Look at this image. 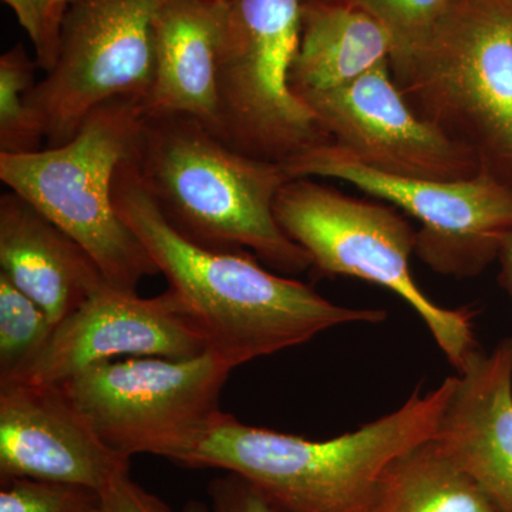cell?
Listing matches in <instances>:
<instances>
[{
    "instance_id": "6da1fadb",
    "label": "cell",
    "mask_w": 512,
    "mask_h": 512,
    "mask_svg": "<svg viewBox=\"0 0 512 512\" xmlns=\"http://www.w3.org/2000/svg\"><path fill=\"white\" fill-rule=\"evenodd\" d=\"M131 156L114 175V208L184 302L208 352L232 370L336 326L387 319L382 309L336 305L312 286L269 271L245 249L207 248L184 237L148 194Z\"/></svg>"
},
{
    "instance_id": "7a4b0ae2",
    "label": "cell",
    "mask_w": 512,
    "mask_h": 512,
    "mask_svg": "<svg viewBox=\"0 0 512 512\" xmlns=\"http://www.w3.org/2000/svg\"><path fill=\"white\" fill-rule=\"evenodd\" d=\"M131 161L184 237L251 251L281 275L311 271V256L276 221V197L292 180L284 164L245 156L184 114H146Z\"/></svg>"
},
{
    "instance_id": "3957f363",
    "label": "cell",
    "mask_w": 512,
    "mask_h": 512,
    "mask_svg": "<svg viewBox=\"0 0 512 512\" xmlns=\"http://www.w3.org/2000/svg\"><path fill=\"white\" fill-rule=\"evenodd\" d=\"M456 376L414 389L394 412L329 440H309L241 423L222 412L181 466L247 478L275 512H363L394 457L433 439Z\"/></svg>"
},
{
    "instance_id": "277c9868",
    "label": "cell",
    "mask_w": 512,
    "mask_h": 512,
    "mask_svg": "<svg viewBox=\"0 0 512 512\" xmlns=\"http://www.w3.org/2000/svg\"><path fill=\"white\" fill-rule=\"evenodd\" d=\"M389 63L414 113L512 187L511 0H457Z\"/></svg>"
},
{
    "instance_id": "5b68a950",
    "label": "cell",
    "mask_w": 512,
    "mask_h": 512,
    "mask_svg": "<svg viewBox=\"0 0 512 512\" xmlns=\"http://www.w3.org/2000/svg\"><path fill=\"white\" fill-rule=\"evenodd\" d=\"M144 116L141 101L109 100L63 146L0 153V180L8 190L76 239L110 286L127 293H137L144 278L160 274L113 202L114 175L134 153Z\"/></svg>"
},
{
    "instance_id": "8992f818",
    "label": "cell",
    "mask_w": 512,
    "mask_h": 512,
    "mask_svg": "<svg viewBox=\"0 0 512 512\" xmlns=\"http://www.w3.org/2000/svg\"><path fill=\"white\" fill-rule=\"evenodd\" d=\"M274 210L282 231L311 256L313 276H349L396 293L423 320L457 373L480 352L476 309L444 308L413 278L410 256L416 231L394 207L301 177L279 191Z\"/></svg>"
},
{
    "instance_id": "52a82bcc",
    "label": "cell",
    "mask_w": 512,
    "mask_h": 512,
    "mask_svg": "<svg viewBox=\"0 0 512 512\" xmlns=\"http://www.w3.org/2000/svg\"><path fill=\"white\" fill-rule=\"evenodd\" d=\"M302 0H227L218 53V133L239 153L286 164L332 138L293 93Z\"/></svg>"
},
{
    "instance_id": "ba28073f",
    "label": "cell",
    "mask_w": 512,
    "mask_h": 512,
    "mask_svg": "<svg viewBox=\"0 0 512 512\" xmlns=\"http://www.w3.org/2000/svg\"><path fill=\"white\" fill-rule=\"evenodd\" d=\"M231 372L210 352L181 360L126 357L87 367L60 386L111 450L181 466L221 416Z\"/></svg>"
},
{
    "instance_id": "9c48e42d",
    "label": "cell",
    "mask_w": 512,
    "mask_h": 512,
    "mask_svg": "<svg viewBox=\"0 0 512 512\" xmlns=\"http://www.w3.org/2000/svg\"><path fill=\"white\" fill-rule=\"evenodd\" d=\"M284 165L292 178L345 181L413 217L420 225L414 254L439 275L483 274L512 231V187L484 168L467 180L397 177L366 167L335 144Z\"/></svg>"
},
{
    "instance_id": "30bf717a",
    "label": "cell",
    "mask_w": 512,
    "mask_h": 512,
    "mask_svg": "<svg viewBox=\"0 0 512 512\" xmlns=\"http://www.w3.org/2000/svg\"><path fill=\"white\" fill-rule=\"evenodd\" d=\"M164 0H70L55 66L28 93L46 147L76 136L100 104L146 103L156 69V22Z\"/></svg>"
},
{
    "instance_id": "8fae6325",
    "label": "cell",
    "mask_w": 512,
    "mask_h": 512,
    "mask_svg": "<svg viewBox=\"0 0 512 512\" xmlns=\"http://www.w3.org/2000/svg\"><path fill=\"white\" fill-rule=\"evenodd\" d=\"M332 143L366 167L417 180H467L481 171L478 158L420 119L394 83L390 63L355 82L299 96Z\"/></svg>"
},
{
    "instance_id": "7c38bea8",
    "label": "cell",
    "mask_w": 512,
    "mask_h": 512,
    "mask_svg": "<svg viewBox=\"0 0 512 512\" xmlns=\"http://www.w3.org/2000/svg\"><path fill=\"white\" fill-rule=\"evenodd\" d=\"M207 352L201 329L170 288L141 298L109 285L57 323L35 359L9 382L62 384L120 357L181 360Z\"/></svg>"
},
{
    "instance_id": "4fadbf2b",
    "label": "cell",
    "mask_w": 512,
    "mask_h": 512,
    "mask_svg": "<svg viewBox=\"0 0 512 512\" xmlns=\"http://www.w3.org/2000/svg\"><path fill=\"white\" fill-rule=\"evenodd\" d=\"M60 384L0 383V478H30L103 491L130 473Z\"/></svg>"
},
{
    "instance_id": "5bb4252c",
    "label": "cell",
    "mask_w": 512,
    "mask_h": 512,
    "mask_svg": "<svg viewBox=\"0 0 512 512\" xmlns=\"http://www.w3.org/2000/svg\"><path fill=\"white\" fill-rule=\"evenodd\" d=\"M433 440L497 512H512V336L457 373Z\"/></svg>"
},
{
    "instance_id": "9a60e30c",
    "label": "cell",
    "mask_w": 512,
    "mask_h": 512,
    "mask_svg": "<svg viewBox=\"0 0 512 512\" xmlns=\"http://www.w3.org/2000/svg\"><path fill=\"white\" fill-rule=\"evenodd\" d=\"M0 268L55 325L110 285L76 239L13 191L0 195Z\"/></svg>"
},
{
    "instance_id": "2e32d148",
    "label": "cell",
    "mask_w": 512,
    "mask_h": 512,
    "mask_svg": "<svg viewBox=\"0 0 512 512\" xmlns=\"http://www.w3.org/2000/svg\"><path fill=\"white\" fill-rule=\"evenodd\" d=\"M225 22L227 0H164L154 22L148 116L184 114L218 133L217 63Z\"/></svg>"
},
{
    "instance_id": "e0dca14e",
    "label": "cell",
    "mask_w": 512,
    "mask_h": 512,
    "mask_svg": "<svg viewBox=\"0 0 512 512\" xmlns=\"http://www.w3.org/2000/svg\"><path fill=\"white\" fill-rule=\"evenodd\" d=\"M390 55L389 33L365 10L349 2H303L293 93L339 89L389 63Z\"/></svg>"
},
{
    "instance_id": "ac0fdd59",
    "label": "cell",
    "mask_w": 512,
    "mask_h": 512,
    "mask_svg": "<svg viewBox=\"0 0 512 512\" xmlns=\"http://www.w3.org/2000/svg\"><path fill=\"white\" fill-rule=\"evenodd\" d=\"M363 512H497L433 439L393 458Z\"/></svg>"
},
{
    "instance_id": "d6986e66",
    "label": "cell",
    "mask_w": 512,
    "mask_h": 512,
    "mask_svg": "<svg viewBox=\"0 0 512 512\" xmlns=\"http://www.w3.org/2000/svg\"><path fill=\"white\" fill-rule=\"evenodd\" d=\"M36 69V60L22 43L0 57V153L29 154L43 148L45 131L28 100Z\"/></svg>"
},
{
    "instance_id": "ffe728a7",
    "label": "cell",
    "mask_w": 512,
    "mask_h": 512,
    "mask_svg": "<svg viewBox=\"0 0 512 512\" xmlns=\"http://www.w3.org/2000/svg\"><path fill=\"white\" fill-rule=\"evenodd\" d=\"M55 326L33 299L0 272V383L12 380L35 359Z\"/></svg>"
},
{
    "instance_id": "44dd1931",
    "label": "cell",
    "mask_w": 512,
    "mask_h": 512,
    "mask_svg": "<svg viewBox=\"0 0 512 512\" xmlns=\"http://www.w3.org/2000/svg\"><path fill=\"white\" fill-rule=\"evenodd\" d=\"M0 512H103V497L83 485L0 478Z\"/></svg>"
},
{
    "instance_id": "7402d4cb",
    "label": "cell",
    "mask_w": 512,
    "mask_h": 512,
    "mask_svg": "<svg viewBox=\"0 0 512 512\" xmlns=\"http://www.w3.org/2000/svg\"><path fill=\"white\" fill-rule=\"evenodd\" d=\"M375 18L392 39V53L419 42L457 0H348Z\"/></svg>"
},
{
    "instance_id": "603a6c76",
    "label": "cell",
    "mask_w": 512,
    "mask_h": 512,
    "mask_svg": "<svg viewBox=\"0 0 512 512\" xmlns=\"http://www.w3.org/2000/svg\"><path fill=\"white\" fill-rule=\"evenodd\" d=\"M207 498L188 501L183 512H275L251 481L229 471L210 481Z\"/></svg>"
},
{
    "instance_id": "cb8c5ba5",
    "label": "cell",
    "mask_w": 512,
    "mask_h": 512,
    "mask_svg": "<svg viewBox=\"0 0 512 512\" xmlns=\"http://www.w3.org/2000/svg\"><path fill=\"white\" fill-rule=\"evenodd\" d=\"M15 13L19 25L28 33L36 52L39 69L47 73L55 66L57 46L50 32L52 0H2Z\"/></svg>"
},
{
    "instance_id": "d4e9b609",
    "label": "cell",
    "mask_w": 512,
    "mask_h": 512,
    "mask_svg": "<svg viewBox=\"0 0 512 512\" xmlns=\"http://www.w3.org/2000/svg\"><path fill=\"white\" fill-rule=\"evenodd\" d=\"M103 512H173L156 494L123 474L101 491Z\"/></svg>"
},
{
    "instance_id": "484cf974",
    "label": "cell",
    "mask_w": 512,
    "mask_h": 512,
    "mask_svg": "<svg viewBox=\"0 0 512 512\" xmlns=\"http://www.w3.org/2000/svg\"><path fill=\"white\" fill-rule=\"evenodd\" d=\"M498 259H500L501 264V284H503L512 301V231L505 238Z\"/></svg>"
},
{
    "instance_id": "4316f807",
    "label": "cell",
    "mask_w": 512,
    "mask_h": 512,
    "mask_svg": "<svg viewBox=\"0 0 512 512\" xmlns=\"http://www.w3.org/2000/svg\"><path fill=\"white\" fill-rule=\"evenodd\" d=\"M70 0H52V10H50V32H52L53 40L57 46L59 53L60 28H62V20L64 12Z\"/></svg>"
},
{
    "instance_id": "83f0119b",
    "label": "cell",
    "mask_w": 512,
    "mask_h": 512,
    "mask_svg": "<svg viewBox=\"0 0 512 512\" xmlns=\"http://www.w3.org/2000/svg\"><path fill=\"white\" fill-rule=\"evenodd\" d=\"M303 2H348V0H302Z\"/></svg>"
},
{
    "instance_id": "f1b7e54d",
    "label": "cell",
    "mask_w": 512,
    "mask_h": 512,
    "mask_svg": "<svg viewBox=\"0 0 512 512\" xmlns=\"http://www.w3.org/2000/svg\"><path fill=\"white\" fill-rule=\"evenodd\" d=\"M511 2H512V0H511Z\"/></svg>"
}]
</instances>
